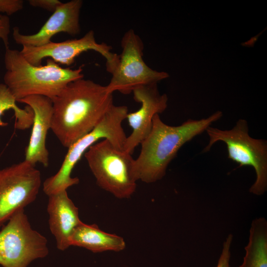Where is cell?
Wrapping results in <instances>:
<instances>
[{"label": "cell", "mask_w": 267, "mask_h": 267, "mask_svg": "<svg viewBox=\"0 0 267 267\" xmlns=\"http://www.w3.org/2000/svg\"><path fill=\"white\" fill-rule=\"evenodd\" d=\"M16 102L15 99L6 86L4 84H0V127H5L8 124L1 118L5 111L12 109L15 113L20 109Z\"/></svg>", "instance_id": "cell-17"}, {"label": "cell", "mask_w": 267, "mask_h": 267, "mask_svg": "<svg viewBox=\"0 0 267 267\" xmlns=\"http://www.w3.org/2000/svg\"><path fill=\"white\" fill-rule=\"evenodd\" d=\"M17 102L29 106L34 113L33 127L25 150V160L35 166L39 163L47 167L49 164V152L46 147V138L51 127L52 100L46 96L34 95L24 97Z\"/></svg>", "instance_id": "cell-13"}, {"label": "cell", "mask_w": 267, "mask_h": 267, "mask_svg": "<svg viewBox=\"0 0 267 267\" xmlns=\"http://www.w3.org/2000/svg\"><path fill=\"white\" fill-rule=\"evenodd\" d=\"M232 240L233 235L228 234L223 243L222 251L216 267H230V248Z\"/></svg>", "instance_id": "cell-19"}, {"label": "cell", "mask_w": 267, "mask_h": 267, "mask_svg": "<svg viewBox=\"0 0 267 267\" xmlns=\"http://www.w3.org/2000/svg\"><path fill=\"white\" fill-rule=\"evenodd\" d=\"M83 2L72 0L62 2L39 31L34 34H21L18 27L13 28L15 42L22 46H40L51 42L54 35L63 32L75 36L81 32L80 14Z\"/></svg>", "instance_id": "cell-12"}, {"label": "cell", "mask_w": 267, "mask_h": 267, "mask_svg": "<svg viewBox=\"0 0 267 267\" xmlns=\"http://www.w3.org/2000/svg\"><path fill=\"white\" fill-rule=\"evenodd\" d=\"M121 45L122 52L111 74L110 81L106 86L109 92L118 91L128 94L138 87L157 84L169 77L167 73L154 70L145 63L143 59V42L134 30L130 29L124 34Z\"/></svg>", "instance_id": "cell-8"}, {"label": "cell", "mask_w": 267, "mask_h": 267, "mask_svg": "<svg viewBox=\"0 0 267 267\" xmlns=\"http://www.w3.org/2000/svg\"><path fill=\"white\" fill-rule=\"evenodd\" d=\"M70 245L84 248L93 253L120 252L126 247L124 238L101 230L95 224L82 222L74 230Z\"/></svg>", "instance_id": "cell-15"}, {"label": "cell", "mask_w": 267, "mask_h": 267, "mask_svg": "<svg viewBox=\"0 0 267 267\" xmlns=\"http://www.w3.org/2000/svg\"><path fill=\"white\" fill-rule=\"evenodd\" d=\"M128 113L126 106L113 104L91 131L68 148L58 172L44 182L45 189L49 193H55L78 184L79 179L72 177V171L89 147L99 140L107 139L116 147L123 149L127 136L122 123Z\"/></svg>", "instance_id": "cell-4"}, {"label": "cell", "mask_w": 267, "mask_h": 267, "mask_svg": "<svg viewBox=\"0 0 267 267\" xmlns=\"http://www.w3.org/2000/svg\"><path fill=\"white\" fill-rule=\"evenodd\" d=\"M48 196L49 229L55 238L57 249L64 251L70 246V238L74 229L82 222L79 210L69 197L67 190Z\"/></svg>", "instance_id": "cell-14"}, {"label": "cell", "mask_w": 267, "mask_h": 267, "mask_svg": "<svg viewBox=\"0 0 267 267\" xmlns=\"http://www.w3.org/2000/svg\"><path fill=\"white\" fill-rule=\"evenodd\" d=\"M97 184L119 199L130 198L136 188L132 154L107 139L92 145L84 154Z\"/></svg>", "instance_id": "cell-5"}, {"label": "cell", "mask_w": 267, "mask_h": 267, "mask_svg": "<svg viewBox=\"0 0 267 267\" xmlns=\"http://www.w3.org/2000/svg\"><path fill=\"white\" fill-rule=\"evenodd\" d=\"M28 1L33 7H39L52 12L62 3L59 0H29Z\"/></svg>", "instance_id": "cell-21"}, {"label": "cell", "mask_w": 267, "mask_h": 267, "mask_svg": "<svg viewBox=\"0 0 267 267\" xmlns=\"http://www.w3.org/2000/svg\"><path fill=\"white\" fill-rule=\"evenodd\" d=\"M4 64L3 84L16 102L34 95L51 99L70 83L84 78L82 66L76 69L63 68L50 58L44 65H34L20 51L9 47L5 48Z\"/></svg>", "instance_id": "cell-3"}, {"label": "cell", "mask_w": 267, "mask_h": 267, "mask_svg": "<svg viewBox=\"0 0 267 267\" xmlns=\"http://www.w3.org/2000/svg\"><path fill=\"white\" fill-rule=\"evenodd\" d=\"M41 182L40 171L25 160L0 170V226L35 201Z\"/></svg>", "instance_id": "cell-9"}, {"label": "cell", "mask_w": 267, "mask_h": 267, "mask_svg": "<svg viewBox=\"0 0 267 267\" xmlns=\"http://www.w3.org/2000/svg\"><path fill=\"white\" fill-rule=\"evenodd\" d=\"M10 33V21L8 16L0 14V40L5 48L9 47L8 38Z\"/></svg>", "instance_id": "cell-20"}, {"label": "cell", "mask_w": 267, "mask_h": 267, "mask_svg": "<svg viewBox=\"0 0 267 267\" xmlns=\"http://www.w3.org/2000/svg\"><path fill=\"white\" fill-rule=\"evenodd\" d=\"M132 92L141 106L137 111L128 113L126 117L132 132L127 137L123 149L131 154L149 134L154 116L166 109L168 99L166 94L160 93L157 83L138 87Z\"/></svg>", "instance_id": "cell-11"}, {"label": "cell", "mask_w": 267, "mask_h": 267, "mask_svg": "<svg viewBox=\"0 0 267 267\" xmlns=\"http://www.w3.org/2000/svg\"><path fill=\"white\" fill-rule=\"evenodd\" d=\"M0 230V265L28 267L49 253L46 238L34 229L24 210L13 215Z\"/></svg>", "instance_id": "cell-7"}, {"label": "cell", "mask_w": 267, "mask_h": 267, "mask_svg": "<svg viewBox=\"0 0 267 267\" xmlns=\"http://www.w3.org/2000/svg\"><path fill=\"white\" fill-rule=\"evenodd\" d=\"M22 0H0V14L11 15L20 11L23 8Z\"/></svg>", "instance_id": "cell-18"}, {"label": "cell", "mask_w": 267, "mask_h": 267, "mask_svg": "<svg viewBox=\"0 0 267 267\" xmlns=\"http://www.w3.org/2000/svg\"><path fill=\"white\" fill-rule=\"evenodd\" d=\"M51 100L50 130L68 148L91 131L114 104L106 86L84 78L68 84Z\"/></svg>", "instance_id": "cell-1"}, {"label": "cell", "mask_w": 267, "mask_h": 267, "mask_svg": "<svg viewBox=\"0 0 267 267\" xmlns=\"http://www.w3.org/2000/svg\"><path fill=\"white\" fill-rule=\"evenodd\" d=\"M222 116V113L218 111L206 118L188 119L179 126H172L164 123L159 114H156L149 134L140 143L139 154L134 159L135 180L151 183L161 179L179 149Z\"/></svg>", "instance_id": "cell-2"}, {"label": "cell", "mask_w": 267, "mask_h": 267, "mask_svg": "<svg viewBox=\"0 0 267 267\" xmlns=\"http://www.w3.org/2000/svg\"><path fill=\"white\" fill-rule=\"evenodd\" d=\"M206 132L209 140L202 152L209 151L218 141L224 142L229 159L238 164L239 167L251 166L254 169L256 178L249 192L256 195H263L267 190V140L250 136L247 122L244 119L238 120L230 130L209 127Z\"/></svg>", "instance_id": "cell-6"}, {"label": "cell", "mask_w": 267, "mask_h": 267, "mask_svg": "<svg viewBox=\"0 0 267 267\" xmlns=\"http://www.w3.org/2000/svg\"><path fill=\"white\" fill-rule=\"evenodd\" d=\"M112 47L104 43L96 42L94 32L91 30L81 38L60 42H50L40 46H22L20 52L31 64L41 65L43 60L47 58L57 63L70 66L75 59L85 51L93 50L106 59L107 72L111 74L119 59V55L111 51Z\"/></svg>", "instance_id": "cell-10"}, {"label": "cell", "mask_w": 267, "mask_h": 267, "mask_svg": "<svg viewBox=\"0 0 267 267\" xmlns=\"http://www.w3.org/2000/svg\"><path fill=\"white\" fill-rule=\"evenodd\" d=\"M245 255L238 267H267V221L264 217L251 223Z\"/></svg>", "instance_id": "cell-16"}]
</instances>
